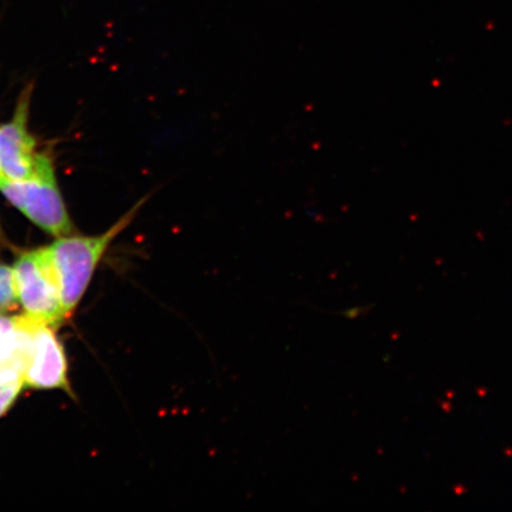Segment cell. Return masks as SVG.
I'll list each match as a JSON object with an SVG mask.
<instances>
[{
  "label": "cell",
  "instance_id": "cell-1",
  "mask_svg": "<svg viewBox=\"0 0 512 512\" xmlns=\"http://www.w3.org/2000/svg\"><path fill=\"white\" fill-rule=\"evenodd\" d=\"M147 197L139 201L106 233L96 236H64L47 247L59 280L66 317L72 316L87 291L102 256L120 233L130 226Z\"/></svg>",
  "mask_w": 512,
  "mask_h": 512
},
{
  "label": "cell",
  "instance_id": "cell-4",
  "mask_svg": "<svg viewBox=\"0 0 512 512\" xmlns=\"http://www.w3.org/2000/svg\"><path fill=\"white\" fill-rule=\"evenodd\" d=\"M31 91V86L25 88L14 118L0 126V176L11 181H29L55 172L46 153L36 151V140L29 133Z\"/></svg>",
  "mask_w": 512,
  "mask_h": 512
},
{
  "label": "cell",
  "instance_id": "cell-8",
  "mask_svg": "<svg viewBox=\"0 0 512 512\" xmlns=\"http://www.w3.org/2000/svg\"><path fill=\"white\" fill-rule=\"evenodd\" d=\"M24 386L22 376H0V418L14 405Z\"/></svg>",
  "mask_w": 512,
  "mask_h": 512
},
{
  "label": "cell",
  "instance_id": "cell-3",
  "mask_svg": "<svg viewBox=\"0 0 512 512\" xmlns=\"http://www.w3.org/2000/svg\"><path fill=\"white\" fill-rule=\"evenodd\" d=\"M0 191L12 206L44 232L57 239L74 233L55 172L22 182L0 176Z\"/></svg>",
  "mask_w": 512,
  "mask_h": 512
},
{
  "label": "cell",
  "instance_id": "cell-9",
  "mask_svg": "<svg viewBox=\"0 0 512 512\" xmlns=\"http://www.w3.org/2000/svg\"><path fill=\"white\" fill-rule=\"evenodd\" d=\"M4 235H3V232H2V227H0V247L3 246V243H4Z\"/></svg>",
  "mask_w": 512,
  "mask_h": 512
},
{
  "label": "cell",
  "instance_id": "cell-5",
  "mask_svg": "<svg viewBox=\"0 0 512 512\" xmlns=\"http://www.w3.org/2000/svg\"><path fill=\"white\" fill-rule=\"evenodd\" d=\"M25 386L32 389H61L72 395L64 349L54 328L36 323L32 331L29 366L24 374Z\"/></svg>",
  "mask_w": 512,
  "mask_h": 512
},
{
  "label": "cell",
  "instance_id": "cell-6",
  "mask_svg": "<svg viewBox=\"0 0 512 512\" xmlns=\"http://www.w3.org/2000/svg\"><path fill=\"white\" fill-rule=\"evenodd\" d=\"M36 323L27 316L0 315V376L24 377L29 366L32 331Z\"/></svg>",
  "mask_w": 512,
  "mask_h": 512
},
{
  "label": "cell",
  "instance_id": "cell-7",
  "mask_svg": "<svg viewBox=\"0 0 512 512\" xmlns=\"http://www.w3.org/2000/svg\"><path fill=\"white\" fill-rule=\"evenodd\" d=\"M18 304L14 267L0 264V315L16 310Z\"/></svg>",
  "mask_w": 512,
  "mask_h": 512
},
{
  "label": "cell",
  "instance_id": "cell-2",
  "mask_svg": "<svg viewBox=\"0 0 512 512\" xmlns=\"http://www.w3.org/2000/svg\"><path fill=\"white\" fill-rule=\"evenodd\" d=\"M14 273L24 316L54 329L67 319L59 280L47 247L19 255Z\"/></svg>",
  "mask_w": 512,
  "mask_h": 512
}]
</instances>
